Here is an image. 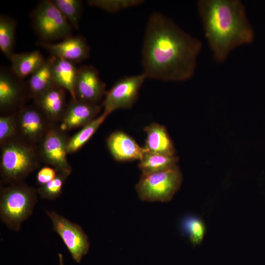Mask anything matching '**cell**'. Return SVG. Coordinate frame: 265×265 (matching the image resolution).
Listing matches in <instances>:
<instances>
[{
	"instance_id": "603a6c76",
	"label": "cell",
	"mask_w": 265,
	"mask_h": 265,
	"mask_svg": "<svg viewBox=\"0 0 265 265\" xmlns=\"http://www.w3.org/2000/svg\"><path fill=\"white\" fill-rule=\"evenodd\" d=\"M16 24L14 19L6 15L0 17V49L9 59L14 53Z\"/></svg>"
},
{
	"instance_id": "cb8c5ba5",
	"label": "cell",
	"mask_w": 265,
	"mask_h": 265,
	"mask_svg": "<svg viewBox=\"0 0 265 265\" xmlns=\"http://www.w3.org/2000/svg\"><path fill=\"white\" fill-rule=\"evenodd\" d=\"M72 28L78 29L83 10L80 0H52Z\"/></svg>"
},
{
	"instance_id": "7c38bea8",
	"label": "cell",
	"mask_w": 265,
	"mask_h": 265,
	"mask_svg": "<svg viewBox=\"0 0 265 265\" xmlns=\"http://www.w3.org/2000/svg\"><path fill=\"white\" fill-rule=\"evenodd\" d=\"M102 108L98 104L72 100L66 106L60 129L64 131L83 127L97 117Z\"/></svg>"
},
{
	"instance_id": "5b68a950",
	"label": "cell",
	"mask_w": 265,
	"mask_h": 265,
	"mask_svg": "<svg viewBox=\"0 0 265 265\" xmlns=\"http://www.w3.org/2000/svg\"><path fill=\"white\" fill-rule=\"evenodd\" d=\"M182 181V172L176 165L159 172L141 174L135 189L143 201L167 202L179 190Z\"/></svg>"
},
{
	"instance_id": "3957f363",
	"label": "cell",
	"mask_w": 265,
	"mask_h": 265,
	"mask_svg": "<svg viewBox=\"0 0 265 265\" xmlns=\"http://www.w3.org/2000/svg\"><path fill=\"white\" fill-rule=\"evenodd\" d=\"M37 189L22 182L1 188L0 218L9 229L18 232L32 214L37 202Z\"/></svg>"
},
{
	"instance_id": "ac0fdd59",
	"label": "cell",
	"mask_w": 265,
	"mask_h": 265,
	"mask_svg": "<svg viewBox=\"0 0 265 265\" xmlns=\"http://www.w3.org/2000/svg\"><path fill=\"white\" fill-rule=\"evenodd\" d=\"M78 69L75 63L57 57L53 66L54 84L68 91L74 101L77 100L75 86Z\"/></svg>"
},
{
	"instance_id": "277c9868",
	"label": "cell",
	"mask_w": 265,
	"mask_h": 265,
	"mask_svg": "<svg viewBox=\"0 0 265 265\" xmlns=\"http://www.w3.org/2000/svg\"><path fill=\"white\" fill-rule=\"evenodd\" d=\"M38 166L37 156L29 144L11 140L2 145L0 175L3 183L21 182Z\"/></svg>"
},
{
	"instance_id": "83f0119b",
	"label": "cell",
	"mask_w": 265,
	"mask_h": 265,
	"mask_svg": "<svg viewBox=\"0 0 265 265\" xmlns=\"http://www.w3.org/2000/svg\"><path fill=\"white\" fill-rule=\"evenodd\" d=\"M13 116L0 117V142L1 145L12 140L17 132V120Z\"/></svg>"
},
{
	"instance_id": "d6986e66",
	"label": "cell",
	"mask_w": 265,
	"mask_h": 265,
	"mask_svg": "<svg viewBox=\"0 0 265 265\" xmlns=\"http://www.w3.org/2000/svg\"><path fill=\"white\" fill-rule=\"evenodd\" d=\"M21 79L12 72L1 68L0 72V107L1 109L12 107L19 101L22 94Z\"/></svg>"
},
{
	"instance_id": "4316f807",
	"label": "cell",
	"mask_w": 265,
	"mask_h": 265,
	"mask_svg": "<svg viewBox=\"0 0 265 265\" xmlns=\"http://www.w3.org/2000/svg\"><path fill=\"white\" fill-rule=\"evenodd\" d=\"M68 177L58 172L56 177L49 183L40 186L37 189L38 193L43 199L54 200L62 192V188Z\"/></svg>"
},
{
	"instance_id": "2e32d148",
	"label": "cell",
	"mask_w": 265,
	"mask_h": 265,
	"mask_svg": "<svg viewBox=\"0 0 265 265\" xmlns=\"http://www.w3.org/2000/svg\"><path fill=\"white\" fill-rule=\"evenodd\" d=\"M146 133L145 145L147 152L167 155H176V150L166 128L153 123L144 128Z\"/></svg>"
},
{
	"instance_id": "7a4b0ae2",
	"label": "cell",
	"mask_w": 265,
	"mask_h": 265,
	"mask_svg": "<svg viewBox=\"0 0 265 265\" xmlns=\"http://www.w3.org/2000/svg\"><path fill=\"white\" fill-rule=\"evenodd\" d=\"M197 7L214 59L224 61L236 48L251 43L254 32L239 0H199Z\"/></svg>"
},
{
	"instance_id": "f546056e",
	"label": "cell",
	"mask_w": 265,
	"mask_h": 265,
	"mask_svg": "<svg viewBox=\"0 0 265 265\" xmlns=\"http://www.w3.org/2000/svg\"><path fill=\"white\" fill-rule=\"evenodd\" d=\"M58 259H59V265H64L63 263V256L61 253H58Z\"/></svg>"
},
{
	"instance_id": "7402d4cb",
	"label": "cell",
	"mask_w": 265,
	"mask_h": 265,
	"mask_svg": "<svg viewBox=\"0 0 265 265\" xmlns=\"http://www.w3.org/2000/svg\"><path fill=\"white\" fill-rule=\"evenodd\" d=\"M107 116L103 112L68 139L67 154L75 153L80 149L92 137Z\"/></svg>"
},
{
	"instance_id": "5bb4252c",
	"label": "cell",
	"mask_w": 265,
	"mask_h": 265,
	"mask_svg": "<svg viewBox=\"0 0 265 265\" xmlns=\"http://www.w3.org/2000/svg\"><path fill=\"white\" fill-rule=\"evenodd\" d=\"M43 115L39 108L32 107L23 108L17 120V132L29 142L41 141L48 130L45 128Z\"/></svg>"
},
{
	"instance_id": "9a60e30c",
	"label": "cell",
	"mask_w": 265,
	"mask_h": 265,
	"mask_svg": "<svg viewBox=\"0 0 265 265\" xmlns=\"http://www.w3.org/2000/svg\"><path fill=\"white\" fill-rule=\"evenodd\" d=\"M44 115L52 121L61 120L65 111V90L55 84L34 99Z\"/></svg>"
},
{
	"instance_id": "4fadbf2b",
	"label": "cell",
	"mask_w": 265,
	"mask_h": 265,
	"mask_svg": "<svg viewBox=\"0 0 265 265\" xmlns=\"http://www.w3.org/2000/svg\"><path fill=\"white\" fill-rule=\"evenodd\" d=\"M106 145L113 158L118 161H139L147 152L132 137L120 131L114 132L109 135Z\"/></svg>"
},
{
	"instance_id": "30bf717a",
	"label": "cell",
	"mask_w": 265,
	"mask_h": 265,
	"mask_svg": "<svg viewBox=\"0 0 265 265\" xmlns=\"http://www.w3.org/2000/svg\"><path fill=\"white\" fill-rule=\"evenodd\" d=\"M106 93V84L96 68L92 65H81L79 67L75 86L77 100L98 104Z\"/></svg>"
},
{
	"instance_id": "ba28073f",
	"label": "cell",
	"mask_w": 265,
	"mask_h": 265,
	"mask_svg": "<svg viewBox=\"0 0 265 265\" xmlns=\"http://www.w3.org/2000/svg\"><path fill=\"white\" fill-rule=\"evenodd\" d=\"M46 212L52 221L53 230L60 236L73 259L79 263L89 251L87 235L79 225L54 211L46 210Z\"/></svg>"
},
{
	"instance_id": "484cf974",
	"label": "cell",
	"mask_w": 265,
	"mask_h": 265,
	"mask_svg": "<svg viewBox=\"0 0 265 265\" xmlns=\"http://www.w3.org/2000/svg\"><path fill=\"white\" fill-rule=\"evenodd\" d=\"M182 227L193 244L198 245L202 242L206 229L200 219L195 216L187 217L183 221Z\"/></svg>"
},
{
	"instance_id": "f1b7e54d",
	"label": "cell",
	"mask_w": 265,
	"mask_h": 265,
	"mask_svg": "<svg viewBox=\"0 0 265 265\" xmlns=\"http://www.w3.org/2000/svg\"><path fill=\"white\" fill-rule=\"evenodd\" d=\"M58 174L54 168L45 166L40 169L36 175V180L40 186L45 185L54 179Z\"/></svg>"
},
{
	"instance_id": "8fae6325",
	"label": "cell",
	"mask_w": 265,
	"mask_h": 265,
	"mask_svg": "<svg viewBox=\"0 0 265 265\" xmlns=\"http://www.w3.org/2000/svg\"><path fill=\"white\" fill-rule=\"evenodd\" d=\"M37 45L48 51L52 56L75 63L87 59L90 54V47L81 36L71 35L55 43L40 41Z\"/></svg>"
},
{
	"instance_id": "ffe728a7",
	"label": "cell",
	"mask_w": 265,
	"mask_h": 265,
	"mask_svg": "<svg viewBox=\"0 0 265 265\" xmlns=\"http://www.w3.org/2000/svg\"><path fill=\"white\" fill-rule=\"evenodd\" d=\"M55 58L51 55L46 59L43 64L29 77L27 87L34 99L54 84L53 66Z\"/></svg>"
},
{
	"instance_id": "6da1fadb",
	"label": "cell",
	"mask_w": 265,
	"mask_h": 265,
	"mask_svg": "<svg viewBox=\"0 0 265 265\" xmlns=\"http://www.w3.org/2000/svg\"><path fill=\"white\" fill-rule=\"evenodd\" d=\"M201 41L159 12L148 19L142 49V65L147 78L184 81L195 73Z\"/></svg>"
},
{
	"instance_id": "9c48e42d",
	"label": "cell",
	"mask_w": 265,
	"mask_h": 265,
	"mask_svg": "<svg viewBox=\"0 0 265 265\" xmlns=\"http://www.w3.org/2000/svg\"><path fill=\"white\" fill-rule=\"evenodd\" d=\"M62 131L56 128L48 129L41 140L40 152L46 163L68 177L72 172L66 156L68 139Z\"/></svg>"
},
{
	"instance_id": "d4e9b609",
	"label": "cell",
	"mask_w": 265,
	"mask_h": 265,
	"mask_svg": "<svg viewBox=\"0 0 265 265\" xmlns=\"http://www.w3.org/2000/svg\"><path fill=\"white\" fill-rule=\"evenodd\" d=\"M142 0H89L87 3L91 6L103 9L109 13H117L122 10L140 5Z\"/></svg>"
},
{
	"instance_id": "e0dca14e",
	"label": "cell",
	"mask_w": 265,
	"mask_h": 265,
	"mask_svg": "<svg viewBox=\"0 0 265 265\" xmlns=\"http://www.w3.org/2000/svg\"><path fill=\"white\" fill-rule=\"evenodd\" d=\"M9 59L11 64L12 72L21 80L29 77L46 60L38 50L13 53Z\"/></svg>"
},
{
	"instance_id": "8992f818",
	"label": "cell",
	"mask_w": 265,
	"mask_h": 265,
	"mask_svg": "<svg viewBox=\"0 0 265 265\" xmlns=\"http://www.w3.org/2000/svg\"><path fill=\"white\" fill-rule=\"evenodd\" d=\"M31 19L40 42L51 43L71 35L73 28L52 0L40 1L32 11Z\"/></svg>"
},
{
	"instance_id": "52a82bcc",
	"label": "cell",
	"mask_w": 265,
	"mask_h": 265,
	"mask_svg": "<svg viewBox=\"0 0 265 265\" xmlns=\"http://www.w3.org/2000/svg\"><path fill=\"white\" fill-rule=\"evenodd\" d=\"M146 79V76L142 73L123 77L117 80L106 93L101 105L104 108L103 112L108 116L115 110L132 108Z\"/></svg>"
},
{
	"instance_id": "44dd1931",
	"label": "cell",
	"mask_w": 265,
	"mask_h": 265,
	"mask_svg": "<svg viewBox=\"0 0 265 265\" xmlns=\"http://www.w3.org/2000/svg\"><path fill=\"white\" fill-rule=\"evenodd\" d=\"M179 160L176 155H167L146 152L138 164L141 174L159 172L177 165Z\"/></svg>"
}]
</instances>
